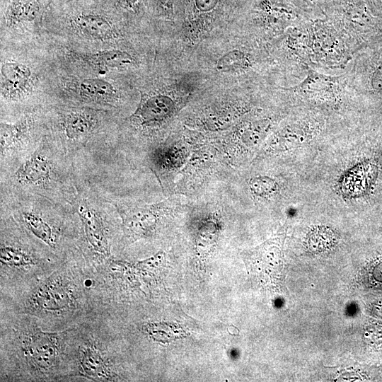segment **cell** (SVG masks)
<instances>
[{
	"label": "cell",
	"instance_id": "cell-3",
	"mask_svg": "<svg viewBox=\"0 0 382 382\" xmlns=\"http://www.w3.org/2000/svg\"><path fill=\"white\" fill-rule=\"evenodd\" d=\"M57 334L34 330L23 340V352L28 363L40 371H48L57 363L60 344Z\"/></svg>",
	"mask_w": 382,
	"mask_h": 382
},
{
	"label": "cell",
	"instance_id": "cell-11",
	"mask_svg": "<svg viewBox=\"0 0 382 382\" xmlns=\"http://www.w3.org/2000/svg\"><path fill=\"white\" fill-rule=\"evenodd\" d=\"M33 121L24 117L16 122H1L0 151L3 158L6 155L22 151L31 134Z\"/></svg>",
	"mask_w": 382,
	"mask_h": 382
},
{
	"label": "cell",
	"instance_id": "cell-9",
	"mask_svg": "<svg viewBox=\"0 0 382 382\" xmlns=\"http://www.w3.org/2000/svg\"><path fill=\"white\" fill-rule=\"evenodd\" d=\"M51 0H2V16L8 27H16L36 20Z\"/></svg>",
	"mask_w": 382,
	"mask_h": 382
},
{
	"label": "cell",
	"instance_id": "cell-4",
	"mask_svg": "<svg viewBox=\"0 0 382 382\" xmlns=\"http://www.w3.org/2000/svg\"><path fill=\"white\" fill-rule=\"evenodd\" d=\"M30 300L36 310L51 313L65 311L73 304L71 289L59 277H51L41 284Z\"/></svg>",
	"mask_w": 382,
	"mask_h": 382
},
{
	"label": "cell",
	"instance_id": "cell-8",
	"mask_svg": "<svg viewBox=\"0 0 382 382\" xmlns=\"http://www.w3.org/2000/svg\"><path fill=\"white\" fill-rule=\"evenodd\" d=\"M158 209L155 205L136 207L123 211L121 214L127 237L134 241L149 236L158 221Z\"/></svg>",
	"mask_w": 382,
	"mask_h": 382
},
{
	"label": "cell",
	"instance_id": "cell-15",
	"mask_svg": "<svg viewBox=\"0 0 382 382\" xmlns=\"http://www.w3.org/2000/svg\"><path fill=\"white\" fill-rule=\"evenodd\" d=\"M79 369L82 375L102 381L111 378L108 366L100 352L93 345H86L80 352Z\"/></svg>",
	"mask_w": 382,
	"mask_h": 382
},
{
	"label": "cell",
	"instance_id": "cell-17",
	"mask_svg": "<svg viewBox=\"0 0 382 382\" xmlns=\"http://www.w3.org/2000/svg\"><path fill=\"white\" fill-rule=\"evenodd\" d=\"M250 62L248 55L242 51L234 50L221 57L216 63V69L221 72L230 73L248 68Z\"/></svg>",
	"mask_w": 382,
	"mask_h": 382
},
{
	"label": "cell",
	"instance_id": "cell-23",
	"mask_svg": "<svg viewBox=\"0 0 382 382\" xmlns=\"http://www.w3.org/2000/svg\"><path fill=\"white\" fill-rule=\"evenodd\" d=\"M60 1H62V2H69V1H77V0H60Z\"/></svg>",
	"mask_w": 382,
	"mask_h": 382
},
{
	"label": "cell",
	"instance_id": "cell-14",
	"mask_svg": "<svg viewBox=\"0 0 382 382\" xmlns=\"http://www.w3.org/2000/svg\"><path fill=\"white\" fill-rule=\"evenodd\" d=\"M78 93L81 98L101 104H111L118 98L117 91L109 81L96 78L85 79L79 82Z\"/></svg>",
	"mask_w": 382,
	"mask_h": 382
},
{
	"label": "cell",
	"instance_id": "cell-18",
	"mask_svg": "<svg viewBox=\"0 0 382 382\" xmlns=\"http://www.w3.org/2000/svg\"><path fill=\"white\" fill-rule=\"evenodd\" d=\"M370 83L371 88L377 91H382V57L377 62L371 74Z\"/></svg>",
	"mask_w": 382,
	"mask_h": 382
},
{
	"label": "cell",
	"instance_id": "cell-16",
	"mask_svg": "<svg viewBox=\"0 0 382 382\" xmlns=\"http://www.w3.org/2000/svg\"><path fill=\"white\" fill-rule=\"evenodd\" d=\"M0 262L3 266L25 268L35 264V257L25 248L16 245L1 243Z\"/></svg>",
	"mask_w": 382,
	"mask_h": 382
},
{
	"label": "cell",
	"instance_id": "cell-20",
	"mask_svg": "<svg viewBox=\"0 0 382 382\" xmlns=\"http://www.w3.org/2000/svg\"><path fill=\"white\" fill-rule=\"evenodd\" d=\"M219 0H195V8L201 13L212 11L218 5Z\"/></svg>",
	"mask_w": 382,
	"mask_h": 382
},
{
	"label": "cell",
	"instance_id": "cell-5",
	"mask_svg": "<svg viewBox=\"0 0 382 382\" xmlns=\"http://www.w3.org/2000/svg\"><path fill=\"white\" fill-rule=\"evenodd\" d=\"M37 79L30 67L16 62H7L1 66V93L8 100H20L33 91Z\"/></svg>",
	"mask_w": 382,
	"mask_h": 382
},
{
	"label": "cell",
	"instance_id": "cell-12",
	"mask_svg": "<svg viewBox=\"0 0 382 382\" xmlns=\"http://www.w3.org/2000/svg\"><path fill=\"white\" fill-rule=\"evenodd\" d=\"M20 219L26 229L51 248L58 244V233L41 211L28 207L20 211Z\"/></svg>",
	"mask_w": 382,
	"mask_h": 382
},
{
	"label": "cell",
	"instance_id": "cell-10",
	"mask_svg": "<svg viewBox=\"0 0 382 382\" xmlns=\"http://www.w3.org/2000/svg\"><path fill=\"white\" fill-rule=\"evenodd\" d=\"M174 110L175 103L170 97L154 95L141 100L132 117L144 126L156 125L170 117Z\"/></svg>",
	"mask_w": 382,
	"mask_h": 382
},
{
	"label": "cell",
	"instance_id": "cell-19",
	"mask_svg": "<svg viewBox=\"0 0 382 382\" xmlns=\"http://www.w3.org/2000/svg\"><path fill=\"white\" fill-rule=\"evenodd\" d=\"M115 5L127 12L138 13L141 11V0H112Z\"/></svg>",
	"mask_w": 382,
	"mask_h": 382
},
{
	"label": "cell",
	"instance_id": "cell-22",
	"mask_svg": "<svg viewBox=\"0 0 382 382\" xmlns=\"http://www.w3.org/2000/svg\"><path fill=\"white\" fill-rule=\"evenodd\" d=\"M156 5L165 13H173V0H154Z\"/></svg>",
	"mask_w": 382,
	"mask_h": 382
},
{
	"label": "cell",
	"instance_id": "cell-1",
	"mask_svg": "<svg viewBox=\"0 0 382 382\" xmlns=\"http://www.w3.org/2000/svg\"><path fill=\"white\" fill-rule=\"evenodd\" d=\"M14 183L25 189L49 190L57 180L53 158L49 150L40 147L28 154L13 173Z\"/></svg>",
	"mask_w": 382,
	"mask_h": 382
},
{
	"label": "cell",
	"instance_id": "cell-21",
	"mask_svg": "<svg viewBox=\"0 0 382 382\" xmlns=\"http://www.w3.org/2000/svg\"><path fill=\"white\" fill-rule=\"evenodd\" d=\"M271 185V181L270 180L257 178L252 181L251 187L257 194H262L270 190Z\"/></svg>",
	"mask_w": 382,
	"mask_h": 382
},
{
	"label": "cell",
	"instance_id": "cell-2",
	"mask_svg": "<svg viewBox=\"0 0 382 382\" xmlns=\"http://www.w3.org/2000/svg\"><path fill=\"white\" fill-rule=\"evenodd\" d=\"M65 13L69 25L84 37L103 42L118 37L112 18L100 7L74 5Z\"/></svg>",
	"mask_w": 382,
	"mask_h": 382
},
{
	"label": "cell",
	"instance_id": "cell-7",
	"mask_svg": "<svg viewBox=\"0 0 382 382\" xmlns=\"http://www.w3.org/2000/svg\"><path fill=\"white\" fill-rule=\"evenodd\" d=\"M98 126V116L88 109L73 110L66 113L61 122L66 149L71 152L88 139Z\"/></svg>",
	"mask_w": 382,
	"mask_h": 382
},
{
	"label": "cell",
	"instance_id": "cell-13",
	"mask_svg": "<svg viewBox=\"0 0 382 382\" xmlns=\"http://www.w3.org/2000/svg\"><path fill=\"white\" fill-rule=\"evenodd\" d=\"M71 54L78 60L104 72L133 63V58L128 52L118 50Z\"/></svg>",
	"mask_w": 382,
	"mask_h": 382
},
{
	"label": "cell",
	"instance_id": "cell-6",
	"mask_svg": "<svg viewBox=\"0 0 382 382\" xmlns=\"http://www.w3.org/2000/svg\"><path fill=\"white\" fill-rule=\"evenodd\" d=\"M76 210L81 221L86 241L94 253L103 257L110 255V245L103 217L86 199L76 202Z\"/></svg>",
	"mask_w": 382,
	"mask_h": 382
}]
</instances>
